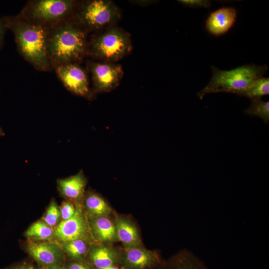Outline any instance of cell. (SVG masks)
Returning <instances> with one entry per match:
<instances>
[{"label":"cell","instance_id":"26","mask_svg":"<svg viewBox=\"0 0 269 269\" xmlns=\"http://www.w3.org/2000/svg\"><path fill=\"white\" fill-rule=\"evenodd\" d=\"M8 29L5 16L0 17V50H1L3 43L5 34Z\"/></svg>","mask_w":269,"mask_h":269},{"label":"cell","instance_id":"31","mask_svg":"<svg viewBox=\"0 0 269 269\" xmlns=\"http://www.w3.org/2000/svg\"><path fill=\"white\" fill-rule=\"evenodd\" d=\"M4 135V133L3 130L2 129V128H1V127L0 126V136H3Z\"/></svg>","mask_w":269,"mask_h":269},{"label":"cell","instance_id":"7","mask_svg":"<svg viewBox=\"0 0 269 269\" xmlns=\"http://www.w3.org/2000/svg\"><path fill=\"white\" fill-rule=\"evenodd\" d=\"M87 67L96 93L108 92L115 89L124 75L122 66L115 63L89 60Z\"/></svg>","mask_w":269,"mask_h":269},{"label":"cell","instance_id":"22","mask_svg":"<svg viewBox=\"0 0 269 269\" xmlns=\"http://www.w3.org/2000/svg\"><path fill=\"white\" fill-rule=\"evenodd\" d=\"M64 249L70 257L76 259H81L88 250L86 241L83 239H76L64 242Z\"/></svg>","mask_w":269,"mask_h":269},{"label":"cell","instance_id":"9","mask_svg":"<svg viewBox=\"0 0 269 269\" xmlns=\"http://www.w3.org/2000/svg\"><path fill=\"white\" fill-rule=\"evenodd\" d=\"M90 230L87 220L80 208H77L71 218L62 221L54 232L55 236L61 241L66 242L76 239L86 240Z\"/></svg>","mask_w":269,"mask_h":269},{"label":"cell","instance_id":"19","mask_svg":"<svg viewBox=\"0 0 269 269\" xmlns=\"http://www.w3.org/2000/svg\"><path fill=\"white\" fill-rule=\"evenodd\" d=\"M269 94V78L261 77L254 80L244 91L238 95L250 99L261 98Z\"/></svg>","mask_w":269,"mask_h":269},{"label":"cell","instance_id":"29","mask_svg":"<svg viewBox=\"0 0 269 269\" xmlns=\"http://www.w3.org/2000/svg\"><path fill=\"white\" fill-rule=\"evenodd\" d=\"M101 269H120L116 267V266L112 265L109 267H107Z\"/></svg>","mask_w":269,"mask_h":269},{"label":"cell","instance_id":"25","mask_svg":"<svg viewBox=\"0 0 269 269\" xmlns=\"http://www.w3.org/2000/svg\"><path fill=\"white\" fill-rule=\"evenodd\" d=\"M177 1L186 6L194 8H209L211 4V1L208 0H179Z\"/></svg>","mask_w":269,"mask_h":269},{"label":"cell","instance_id":"15","mask_svg":"<svg viewBox=\"0 0 269 269\" xmlns=\"http://www.w3.org/2000/svg\"><path fill=\"white\" fill-rule=\"evenodd\" d=\"M86 179L81 171L77 174L58 181V187L62 195L69 199H77L83 194Z\"/></svg>","mask_w":269,"mask_h":269},{"label":"cell","instance_id":"17","mask_svg":"<svg viewBox=\"0 0 269 269\" xmlns=\"http://www.w3.org/2000/svg\"><path fill=\"white\" fill-rule=\"evenodd\" d=\"M90 258L95 267L101 269L114 265L117 261V255L111 248L96 246L91 249Z\"/></svg>","mask_w":269,"mask_h":269},{"label":"cell","instance_id":"27","mask_svg":"<svg viewBox=\"0 0 269 269\" xmlns=\"http://www.w3.org/2000/svg\"><path fill=\"white\" fill-rule=\"evenodd\" d=\"M68 269H89V268L83 264L73 263L69 266Z\"/></svg>","mask_w":269,"mask_h":269},{"label":"cell","instance_id":"16","mask_svg":"<svg viewBox=\"0 0 269 269\" xmlns=\"http://www.w3.org/2000/svg\"><path fill=\"white\" fill-rule=\"evenodd\" d=\"M91 227L94 235L100 242L110 243L117 239L115 224L107 216L94 218Z\"/></svg>","mask_w":269,"mask_h":269},{"label":"cell","instance_id":"6","mask_svg":"<svg viewBox=\"0 0 269 269\" xmlns=\"http://www.w3.org/2000/svg\"><path fill=\"white\" fill-rule=\"evenodd\" d=\"M117 6L109 0H89L78 2L72 18L87 32L111 25L120 18Z\"/></svg>","mask_w":269,"mask_h":269},{"label":"cell","instance_id":"23","mask_svg":"<svg viewBox=\"0 0 269 269\" xmlns=\"http://www.w3.org/2000/svg\"><path fill=\"white\" fill-rule=\"evenodd\" d=\"M60 211L54 201L51 202L43 218L44 222L51 227L55 225L60 216Z\"/></svg>","mask_w":269,"mask_h":269},{"label":"cell","instance_id":"32","mask_svg":"<svg viewBox=\"0 0 269 269\" xmlns=\"http://www.w3.org/2000/svg\"><path fill=\"white\" fill-rule=\"evenodd\" d=\"M45 269V268H40V269Z\"/></svg>","mask_w":269,"mask_h":269},{"label":"cell","instance_id":"28","mask_svg":"<svg viewBox=\"0 0 269 269\" xmlns=\"http://www.w3.org/2000/svg\"><path fill=\"white\" fill-rule=\"evenodd\" d=\"M8 269H33L32 267L30 266H19L12 267Z\"/></svg>","mask_w":269,"mask_h":269},{"label":"cell","instance_id":"10","mask_svg":"<svg viewBox=\"0 0 269 269\" xmlns=\"http://www.w3.org/2000/svg\"><path fill=\"white\" fill-rule=\"evenodd\" d=\"M120 259L127 269H146L161 264L157 252L147 250L142 246L125 248Z\"/></svg>","mask_w":269,"mask_h":269},{"label":"cell","instance_id":"20","mask_svg":"<svg viewBox=\"0 0 269 269\" xmlns=\"http://www.w3.org/2000/svg\"><path fill=\"white\" fill-rule=\"evenodd\" d=\"M251 104L244 112L249 115L261 118L264 122H269V102L262 100L261 98L251 99Z\"/></svg>","mask_w":269,"mask_h":269},{"label":"cell","instance_id":"13","mask_svg":"<svg viewBox=\"0 0 269 269\" xmlns=\"http://www.w3.org/2000/svg\"><path fill=\"white\" fill-rule=\"evenodd\" d=\"M115 226L117 239L122 242L125 248L142 246L137 230L130 221L119 217Z\"/></svg>","mask_w":269,"mask_h":269},{"label":"cell","instance_id":"1","mask_svg":"<svg viewBox=\"0 0 269 269\" xmlns=\"http://www.w3.org/2000/svg\"><path fill=\"white\" fill-rule=\"evenodd\" d=\"M20 54L36 70H53L48 52L49 27L25 19L18 14L5 16Z\"/></svg>","mask_w":269,"mask_h":269},{"label":"cell","instance_id":"30","mask_svg":"<svg viewBox=\"0 0 269 269\" xmlns=\"http://www.w3.org/2000/svg\"><path fill=\"white\" fill-rule=\"evenodd\" d=\"M48 269H63L61 267L59 266H54L50 267Z\"/></svg>","mask_w":269,"mask_h":269},{"label":"cell","instance_id":"18","mask_svg":"<svg viewBox=\"0 0 269 269\" xmlns=\"http://www.w3.org/2000/svg\"><path fill=\"white\" fill-rule=\"evenodd\" d=\"M85 203L89 214L93 218L107 216L111 211V208L105 200L94 192L87 193Z\"/></svg>","mask_w":269,"mask_h":269},{"label":"cell","instance_id":"4","mask_svg":"<svg viewBox=\"0 0 269 269\" xmlns=\"http://www.w3.org/2000/svg\"><path fill=\"white\" fill-rule=\"evenodd\" d=\"M132 49L130 34L118 27H109L88 42L87 55L99 61L115 63Z\"/></svg>","mask_w":269,"mask_h":269},{"label":"cell","instance_id":"3","mask_svg":"<svg viewBox=\"0 0 269 269\" xmlns=\"http://www.w3.org/2000/svg\"><path fill=\"white\" fill-rule=\"evenodd\" d=\"M212 76L209 83L197 95L200 100L207 94L227 92L237 94L244 91L254 80L263 77L268 67L254 64L228 70L211 66Z\"/></svg>","mask_w":269,"mask_h":269},{"label":"cell","instance_id":"21","mask_svg":"<svg viewBox=\"0 0 269 269\" xmlns=\"http://www.w3.org/2000/svg\"><path fill=\"white\" fill-rule=\"evenodd\" d=\"M53 234V230L50 226L43 221H38L29 227L25 235L30 238L46 240L50 238Z\"/></svg>","mask_w":269,"mask_h":269},{"label":"cell","instance_id":"12","mask_svg":"<svg viewBox=\"0 0 269 269\" xmlns=\"http://www.w3.org/2000/svg\"><path fill=\"white\" fill-rule=\"evenodd\" d=\"M27 249L29 255L37 263L45 266H58L62 259L61 249L54 244L30 242Z\"/></svg>","mask_w":269,"mask_h":269},{"label":"cell","instance_id":"2","mask_svg":"<svg viewBox=\"0 0 269 269\" xmlns=\"http://www.w3.org/2000/svg\"><path fill=\"white\" fill-rule=\"evenodd\" d=\"M87 32L72 18L49 27L48 52L53 70L82 61L87 55Z\"/></svg>","mask_w":269,"mask_h":269},{"label":"cell","instance_id":"5","mask_svg":"<svg viewBox=\"0 0 269 269\" xmlns=\"http://www.w3.org/2000/svg\"><path fill=\"white\" fill-rule=\"evenodd\" d=\"M78 4L73 0H29L18 14L49 27L72 18Z\"/></svg>","mask_w":269,"mask_h":269},{"label":"cell","instance_id":"8","mask_svg":"<svg viewBox=\"0 0 269 269\" xmlns=\"http://www.w3.org/2000/svg\"><path fill=\"white\" fill-rule=\"evenodd\" d=\"M54 70L69 91L89 99L93 97V93L90 88L87 73L79 63L60 65L55 67Z\"/></svg>","mask_w":269,"mask_h":269},{"label":"cell","instance_id":"14","mask_svg":"<svg viewBox=\"0 0 269 269\" xmlns=\"http://www.w3.org/2000/svg\"><path fill=\"white\" fill-rule=\"evenodd\" d=\"M160 269H209L191 251H181L166 264H160Z\"/></svg>","mask_w":269,"mask_h":269},{"label":"cell","instance_id":"24","mask_svg":"<svg viewBox=\"0 0 269 269\" xmlns=\"http://www.w3.org/2000/svg\"><path fill=\"white\" fill-rule=\"evenodd\" d=\"M76 209L74 205L70 203L64 202L60 209V214L63 220H66L72 218L76 213Z\"/></svg>","mask_w":269,"mask_h":269},{"label":"cell","instance_id":"11","mask_svg":"<svg viewBox=\"0 0 269 269\" xmlns=\"http://www.w3.org/2000/svg\"><path fill=\"white\" fill-rule=\"evenodd\" d=\"M237 10L232 7H222L211 12L205 23V28L211 34L219 36L226 33L234 25Z\"/></svg>","mask_w":269,"mask_h":269}]
</instances>
